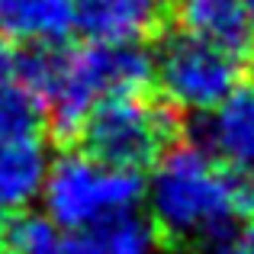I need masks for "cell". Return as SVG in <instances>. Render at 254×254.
I'll list each match as a JSON object with an SVG mask.
<instances>
[{"instance_id":"2e32d148","label":"cell","mask_w":254,"mask_h":254,"mask_svg":"<svg viewBox=\"0 0 254 254\" xmlns=\"http://www.w3.org/2000/svg\"><path fill=\"white\" fill-rule=\"evenodd\" d=\"M58 254H103V248L97 245L93 235H64Z\"/></svg>"},{"instance_id":"4fadbf2b","label":"cell","mask_w":254,"mask_h":254,"mask_svg":"<svg viewBox=\"0 0 254 254\" xmlns=\"http://www.w3.org/2000/svg\"><path fill=\"white\" fill-rule=\"evenodd\" d=\"M49 126L45 103L19 84L16 77L0 84V138H26V135H42Z\"/></svg>"},{"instance_id":"9a60e30c","label":"cell","mask_w":254,"mask_h":254,"mask_svg":"<svg viewBox=\"0 0 254 254\" xmlns=\"http://www.w3.org/2000/svg\"><path fill=\"white\" fill-rule=\"evenodd\" d=\"M16 62H19V52H16V42H10V39L0 32V84L10 81L13 74H16Z\"/></svg>"},{"instance_id":"30bf717a","label":"cell","mask_w":254,"mask_h":254,"mask_svg":"<svg viewBox=\"0 0 254 254\" xmlns=\"http://www.w3.org/2000/svg\"><path fill=\"white\" fill-rule=\"evenodd\" d=\"M0 32L16 45L68 42L77 32L74 0H0Z\"/></svg>"},{"instance_id":"7c38bea8","label":"cell","mask_w":254,"mask_h":254,"mask_svg":"<svg viewBox=\"0 0 254 254\" xmlns=\"http://www.w3.org/2000/svg\"><path fill=\"white\" fill-rule=\"evenodd\" d=\"M64 232L49 219V212L26 209L0 219V248L6 254H58Z\"/></svg>"},{"instance_id":"277c9868","label":"cell","mask_w":254,"mask_h":254,"mask_svg":"<svg viewBox=\"0 0 254 254\" xmlns=\"http://www.w3.org/2000/svg\"><path fill=\"white\" fill-rule=\"evenodd\" d=\"M77 142L103 164L148 174L180 142V113L148 93L113 97L87 116Z\"/></svg>"},{"instance_id":"52a82bcc","label":"cell","mask_w":254,"mask_h":254,"mask_svg":"<svg viewBox=\"0 0 254 254\" xmlns=\"http://www.w3.org/2000/svg\"><path fill=\"white\" fill-rule=\"evenodd\" d=\"M174 29L216 45L242 62L254 58V26L242 0H177Z\"/></svg>"},{"instance_id":"7a4b0ae2","label":"cell","mask_w":254,"mask_h":254,"mask_svg":"<svg viewBox=\"0 0 254 254\" xmlns=\"http://www.w3.org/2000/svg\"><path fill=\"white\" fill-rule=\"evenodd\" d=\"M155 87V52L142 42H90L64 45L58 90L49 100V129L58 142H77L87 116L103 100L148 93Z\"/></svg>"},{"instance_id":"ba28073f","label":"cell","mask_w":254,"mask_h":254,"mask_svg":"<svg viewBox=\"0 0 254 254\" xmlns=\"http://www.w3.org/2000/svg\"><path fill=\"white\" fill-rule=\"evenodd\" d=\"M52 158L55 155L42 135L0 138V219L42 203Z\"/></svg>"},{"instance_id":"6da1fadb","label":"cell","mask_w":254,"mask_h":254,"mask_svg":"<svg viewBox=\"0 0 254 254\" xmlns=\"http://www.w3.org/2000/svg\"><path fill=\"white\" fill-rule=\"evenodd\" d=\"M145 206L168 242L206 248L254 222V174L225 168L196 138H180L148 171Z\"/></svg>"},{"instance_id":"3957f363","label":"cell","mask_w":254,"mask_h":254,"mask_svg":"<svg viewBox=\"0 0 254 254\" xmlns=\"http://www.w3.org/2000/svg\"><path fill=\"white\" fill-rule=\"evenodd\" d=\"M148 174L113 168L87 151H62L52 158L42 209L64 235H90L110 216L145 203Z\"/></svg>"},{"instance_id":"e0dca14e","label":"cell","mask_w":254,"mask_h":254,"mask_svg":"<svg viewBox=\"0 0 254 254\" xmlns=\"http://www.w3.org/2000/svg\"><path fill=\"white\" fill-rule=\"evenodd\" d=\"M245 3V10H248V19H251V26H254V0H242Z\"/></svg>"},{"instance_id":"5bb4252c","label":"cell","mask_w":254,"mask_h":254,"mask_svg":"<svg viewBox=\"0 0 254 254\" xmlns=\"http://www.w3.org/2000/svg\"><path fill=\"white\" fill-rule=\"evenodd\" d=\"M199 254H254V238H225V242H216V245H206Z\"/></svg>"},{"instance_id":"ac0fdd59","label":"cell","mask_w":254,"mask_h":254,"mask_svg":"<svg viewBox=\"0 0 254 254\" xmlns=\"http://www.w3.org/2000/svg\"><path fill=\"white\" fill-rule=\"evenodd\" d=\"M3 254H6V251H3Z\"/></svg>"},{"instance_id":"8992f818","label":"cell","mask_w":254,"mask_h":254,"mask_svg":"<svg viewBox=\"0 0 254 254\" xmlns=\"http://www.w3.org/2000/svg\"><path fill=\"white\" fill-rule=\"evenodd\" d=\"M196 142L225 168L254 174V84L245 81L216 110L199 116Z\"/></svg>"},{"instance_id":"5b68a950","label":"cell","mask_w":254,"mask_h":254,"mask_svg":"<svg viewBox=\"0 0 254 254\" xmlns=\"http://www.w3.org/2000/svg\"><path fill=\"white\" fill-rule=\"evenodd\" d=\"M248 62L174 29L155 49V87L177 113L206 116L245 84Z\"/></svg>"},{"instance_id":"8fae6325","label":"cell","mask_w":254,"mask_h":254,"mask_svg":"<svg viewBox=\"0 0 254 254\" xmlns=\"http://www.w3.org/2000/svg\"><path fill=\"white\" fill-rule=\"evenodd\" d=\"M103 254H158L161 248V229L155 219L142 209H126L110 216L97 232H90Z\"/></svg>"},{"instance_id":"9c48e42d","label":"cell","mask_w":254,"mask_h":254,"mask_svg":"<svg viewBox=\"0 0 254 254\" xmlns=\"http://www.w3.org/2000/svg\"><path fill=\"white\" fill-rule=\"evenodd\" d=\"M77 32L90 42H145L161 29V0H74Z\"/></svg>"}]
</instances>
